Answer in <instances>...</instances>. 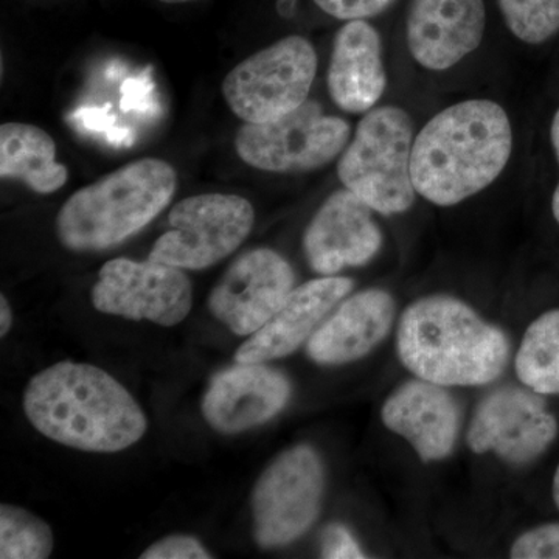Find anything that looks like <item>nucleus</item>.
<instances>
[{
    "label": "nucleus",
    "mask_w": 559,
    "mask_h": 559,
    "mask_svg": "<svg viewBox=\"0 0 559 559\" xmlns=\"http://www.w3.org/2000/svg\"><path fill=\"white\" fill-rule=\"evenodd\" d=\"M513 151L509 114L491 100L455 103L414 140L411 175L419 197L451 207L491 186Z\"/></svg>",
    "instance_id": "obj_2"
},
{
    "label": "nucleus",
    "mask_w": 559,
    "mask_h": 559,
    "mask_svg": "<svg viewBox=\"0 0 559 559\" xmlns=\"http://www.w3.org/2000/svg\"><path fill=\"white\" fill-rule=\"evenodd\" d=\"M509 31L522 43L539 46L559 33V0H498Z\"/></svg>",
    "instance_id": "obj_23"
},
{
    "label": "nucleus",
    "mask_w": 559,
    "mask_h": 559,
    "mask_svg": "<svg viewBox=\"0 0 559 559\" xmlns=\"http://www.w3.org/2000/svg\"><path fill=\"white\" fill-rule=\"evenodd\" d=\"M393 320L395 300L388 290H360L316 330L308 341V356L320 366L364 358L388 337Z\"/></svg>",
    "instance_id": "obj_18"
},
{
    "label": "nucleus",
    "mask_w": 559,
    "mask_h": 559,
    "mask_svg": "<svg viewBox=\"0 0 559 559\" xmlns=\"http://www.w3.org/2000/svg\"><path fill=\"white\" fill-rule=\"evenodd\" d=\"M414 123L399 106L366 112L341 154L337 175L345 189L381 215H400L414 205L411 175Z\"/></svg>",
    "instance_id": "obj_5"
},
{
    "label": "nucleus",
    "mask_w": 559,
    "mask_h": 559,
    "mask_svg": "<svg viewBox=\"0 0 559 559\" xmlns=\"http://www.w3.org/2000/svg\"><path fill=\"white\" fill-rule=\"evenodd\" d=\"M176 186L168 162H131L66 201L57 216L58 238L73 252L116 248L167 209Z\"/></svg>",
    "instance_id": "obj_4"
},
{
    "label": "nucleus",
    "mask_w": 559,
    "mask_h": 559,
    "mask_svg": "<svg viewBox=\"0 0 559 559\" xmlns=\"http://www.w3.org/2000/svg\"><path fill=\"white\" fill-rule=\"evenodd\" d=\"M24 412L47 439L103 454L128 450L148 428L138 401L116 378L91 364L69 360L32 378Z\"/></svg>",
    "instance_id": "obj_1"
},
{
    "label": "nucleus",
    "mask_w": 559,
    "mask_h": 559,
    "mask_svg": "<svg viewBox=\"0 0 559 559\" xmlns=\"http://www.w3.org/2000/svg\"><path fill=\"white\" fill-rule=\"evenodd\" d=\"M50 525L31 511L2 503L0 507V558L46 559L53 551Z\"/></svg>",
    "instance_id": "obj_22"
},
{
    "label": "nucleus",
    "mask_w": 559,
    "mask_h": 559,
    "mask_svg": "<svg viewBox=\"0 0 559 559\" xmlns=\"http://www.w3.org/2000/svg\"><path fill=\"white\" fill-rule=\"evenodd\" d=\"M485 25L484 0H411L407 46L421 68L439 72L480 46Z\"/></svg>",
    "instance_id": "obj_14"
},
{
    "label": "nucleus",
    "mask_w": 559,
    "mask_h": 559,
    "mask_svg": "<svg viewBox=\"0 0 559 559\" xmlns=\"http://www.w3.org/2000/svg\"><path fill=\"white\" fill-rule=\"evenodd\" d=\"M381 418L385 428L409 441L423 462L447 459L462 425L457 400L444 385L419 378L390 393Z\"/></svg>",
    "instance_id": "obj_16"
},
{
    "label": "nucleus",
    "mask_w": 559,
    "mask_h": 559,
    "mask_svg": "<svg viewBox=\"0 0 559 559\" xmlns=\"http://www.w3.org/2000/svg\"><path fill=\"white\" fill-rule=\"evenodd\" d=\"M320 549L322 557L329 559L366 558L358 540L342 524H331L323 530Z\"/></svg>",
    "instance_id": "obj_27"
},
{
    "label": "nucleus",
    "mask_w": 559,
    "mask_h": 559,
    "mask_svg": "<svg viewBox=\"0 0 559 559\" xmlns=\"http://www.w3.org/2000/svg\"><path fill=\"white\" fill-rule=\"evenodd\" d=\"M91 299L103 314L175 326L190 314L193 286L180 267L150 259H116L98 272Z\"/></svg>",
    "instance_id": "obj_10"
},
{
    "label": "nucleus",
    "mask_w": 559,
    "mask_h": 559,
    "mask_svg": "<svg viewBox=\"0 0 559 559\" xmlns=\"http://www.w3.org/2000/svg\"><path fill=\"white\" fill-rule=\"evenodd\" d=\"M0 176L50 194L66 186L69 171L57 162V143L49 132L35 124L5 123L0 127Z\"/></svg>",
    "instance_id": "obj_20"
},
{
    "label": "nucleus",
    "mask_w": 559,
    "mask_h": 559,
    "mask_svg": "<svg viewBox=\"0 0 559 559\" xmlns=\"http://www.w3.org/2000/svg\"><path fill=\"white\" fill-rule=\"evenodd\" d=\"M330 97L345 112L366 114L388 86L380 33L369 22L347 21L334 36L329 75Z\"/></svg>",
    "instance_id": "obj_19"
},
{
    "label": "nucleus",
    "mask_w": 559,
    "mask_h": 559,
    "mask_svg": "<svg viewBox=\"0 0 559 559\" xmlns=\"http://www.w3.org/2000/svg\"><path fill=\"white\" fill-rule=\"evenodd\" d=\"M352 127L305 102L278 119L245 123L235 138L242 162L261 171L304 173L325 167L347 148Z\"/></svg>",
    "instance_id": "obj_7"
},
{
    "label": "nucleus",
    "mask_w": 559,
    "mask_h": 559,
    "mask_svg": "<svg viewBox=\"0 0 559 559\" xmlns=\"http://www.w3.org/2000/svg\"><path fill=\"white\" fill-rule=\"evenodd\" d=\"M325 471L318 452L297 444L264 469L252 492L253 536L263 549L300 538L318 520Z\"/></svg>",
    "instance_id": "obj_9"
},
{
    "label": "nucleus",
    "mask_w": 559,
    "mask_h": 559,
    "mask_svg": "<svg viewBox=\"0 0 559 559\" xmlns=\"http://www.w3.org/2000/svg\"><path fill=\"white\" fill-rule=\"evenodd\" d=\"M516 373L525 388L543 395L559 393V310L539 316L525 331Z\"/></svg>",
    "instance_id": "obj_21"
},
{
    "label": "nucleus",
    "mask_w": 559,
    "mask_h": 559,
    "mask_svg": "<svg viewBox=\"0 0 559 559\" xmlns=\"http://www.w3.org/2000/svg\"><path fill=\"white\" fill-rule=\"evenodd\" d=\"M171 229L154 242L150 260L201 271L240 248L255 223L252 204L237 194L204 193L171 209Z\"/></svg>",
    "instance_id": "obj_8"
},
{
    "label": "nucleus",
    "mask_w": 559,
    "mask_h": 559,
    "mask_svg": "<svg viewBox=\"0 0 559 559\" xmlns=\"http://www.w3.org/2000/svg\"><path fill=\"white\" fill-rule=\"evenodd\" d=\"M294 283L293 267L275 250H249L213 288L209 308L238 336H252L288 300Z\"/></svg>",
    "instance_id": "obj_12"
},
{
    "label": "nucleus",
    "mask_w": 559,
    "mask_h": 559,
    "mask_svg": "<svg viewBox=\"0 0 559 559\" xmlns=\"http://www.w3.org/2000/svg\"><path fill=\"white\" fill-rule=\"evenodd\" d=\"M142 559H209L212 555L193 536L173 535L156 540L140 555Z\"/></svg>",
    "instance_id": "obj_26"
},
{
    "label": "nucleus",
    "mask_w": 559,
    "mask_h": 559,
    "mask_svg": "<svg viewBox=\"0 0 559 559\" xmlns=\"http://www.w3.org/2000/svg\"><path fill=\"white\" fill-rule=\"evenodd\" d=\"M320 10L341 21L369 20L395 3V0H314Z\"/></svg>",
    "instance_id": "obj_25"
},
{
    "label": "nucleus",
    "mask_w": 559,
    "mask_h": 559,
    "mask_svg": "<svg viewBox=\"0 0 559 559\" xmlns=\"http://www.w3.org/2000/svg\"><path fill=\"white\" fill-rule=\"evenodd\" d=\"M550 140L559 165V109L557 114H555L554 120H551ZM551 212H554L555 219H557L559 224V182L557 189L554 191V198H551Z\"/></svg>",
    "instance_id": "obj_28"
},
{
    "label": "nucleus",
    "mask_w": 559,
    "mask_h": 559,
    "mask_svg": "<svg viewBox=\"0 0 559 559\" xmlns=\"http://www.w3.org/2000/svg\"><path fill=\"white\" fill-rule=\"evenodd\" d=\"M353 289L345 277L323 275L294 288L288 300L235 353L238 364H261L285 358L310 341L319 323Z\"/></svg>",
    "instance_id": "obj_17"
},
{
    "label": "nucleus",
    "mask_w": 559,
    "mask_h": 559,
    "mask_svg": "<svg viewBox=\"0 0 559 559\" xmlns=\"http://www.w3.org/2000/svg\"><path fill=\"white\" fill-rule=\"evenodd\" d=\"M288 378L261 364H238L210 381L202 400L205 421L221 433H240L270 421L285 409Z\"/></svg>",
    "instance_id": "obj_15"
},
{
    "label": "nucleus",
    "mask_w": 559,
    "mask_h": 559,
    "mask_svg": "<svg viewBox=\"0 0 559 559\" xmlns=\"http://www.w3.org/2000/svg\"><path fill=\"white\" fill-rule=\"evenodd\" d=\"M396 348L411 373L444 388L498 380L509 366L511 352L502 330L451 296L414 301L400 320Z\"/></svg>",
    "instance_id": "obj_3"
},
{
    "label": "nucleus",
    "mask_w": 559,
    "mask_h": 559,
    "mask_svg": "<svg viewBox=\"0 0 559 559\" xmlns=\"http://www.w3.org/2000/svg\"><path fill=\"white\" fill-rule=\"evenodd\" d=\"M557 418L543 393L500 388L481 401L469 425L468 444L477 454L495 452L513 465L539 457L557 439Z\"/></svg>",
    "instance_id": "obj_11"
},
{
    "label": "nucleus",
    "mask_w": 559,
    "mask_h": 559,
    "mask_svg": "<svg viewBox=\"0 0 559 559\" xmlns=\"http://www.w3.org/2000/svg\"><path fill=\"white\" fill-rule=\"evenodd\" d=\"M318 55L304 36H286L250 55L223 81L224 100L245 123H264L308 100Z\"/></svg>",
    "instance_id": "obj_6"
},
{
    "label": "nucleus",
    "mask_w": 559,
    "mask_h": 559,
    "mask_svg": "<svg viewBox=\"0 0 559 559\" xmlns=\"http://www.w3.org/2000/svg\"><path fill=\"white\" fill-rule=\"evenodd\" d=\"M373 212L352 190L334 191L304 235L305 255L312 271L326 277L369 264L384 241Z\"/></svg>",
    "instance_id": "obj_13"
},
{
    "label": "nucleus",
    "mask_w": 559,
    "mask_h": 559,
    "mask_svg": "<svg viewBox=\"0 0 559 559\" xmlns=\"http://www.w3.org/2000/svg\"><path fill=\"white\" fill-rule=\"evenodd\" d=\"M159 2L171 3V5H175V3L194 2V0H159Z\"/></svg>",
    "instance_id": "obj_31"
},
{
    "label": "nucleus",
    "mask_w": 559,
    "mask_h": 559,
    "mask_svg": "<svg viewBox=\"0 0 559 559\" xmlns=\"http://www.w3.org/2000/svg\"><path fill=\"white\" fill-rule=\"evenodd\" d=\"M514 559H559V524L528 530L514 540L510 550Z\"/></svg>",
    "instance_id": "obj_24"
},
{
    "label": "nucleus",
    "mask_w": 559,
    "mask_h": 559,
    "mask_svg": "<svg viewBox=\"0 0 559 559\" xmlns=\"http://www.w3.org/2000/svg\"><path fill=\"white\" fill-rule=\"evenodd\" d=\"M13 325V312L5 296H0V336L5 337Z\"/></svg>",
    "instance_id": "obj_29"
},
{
    "label": "nucleus",
    "mask_w": 559,
    "mask_h": 559,
    "mask_svg": "<svg viewBox=\"0 0 559 559\" xmlns=\"http://www.w3.org/2000/svg\"><path fill=\"white\" fill-rule=\"evenodd\" d=\"M554 499H555V503H557V507L559 509V466H558L557 473H555Z\"/></svg>",
    "instance_id": "obj_30"
}]
</instances>
